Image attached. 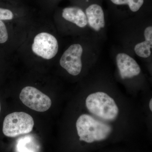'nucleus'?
<instances>
[{"label": "nucleus", "mask_w": 152, "mask_h": 152, "mask_svg": "<svg viewBox=\"0 0 152 152\" xmlns=\"http://www.w3.org/2000/svg\"><path fill=\"white\" fill-rule=\"evenodd\" d=\"M116 62L122 79L131 78L138 75L140 73L141 69L138 64L127 54H118Z\"/></svg>", "instance_id": "nucleus-7"}, {"label": "nucleus", "mask_w": 152, "mask_h": 152, "mask_svg": "<svg viewBox=\"0 0 152 152\" xmlns=\"http://www.w3.org/2000/svg\"><path fill=\"white\" fill-rule=\"evenodd\" d=\"M76 125L80 140L88 143L105 140L112 131L110 126L87 114L80 116Z\"/></svg>", "instance_id": "nucleus-1"}, {"label": "nucleus", "mask_w": 152, "mask_h": 152, "mask_svg": "<svg viewBox=\"0 0 152 152\" xmlns=\"http://www.w3.org/2000/svg\"><path fill=\"white\" fill-rule=\"evenodd\" d=\"M149 107L151 111H152V99H151L149 103Z\"/></svg>", "instance_id": "nucleus-16"}, {"label": "nucleus", "mask_w": 152, "mask_h": 152, "mask_svg": "<svg viewBox=\"0 0 152 152\" xmlns=\"http://www.w3.org/2000/svg\"><path fill=\"white\" fill-rule=\"evenodd\" d=\"M83 53V48L80 45H72L61 57L60 65L72 75H78L82 71Z\"/></svg>", "instance_id": "nucleus-6"}, {"label": "nucleus", "mask_w": 152, "mask_h": 152, "mask_svg": "<svg viewBox=\"0 0 152 152\" xmlns=\"http://www.w3.org/2000/svg\"><path fill=\"white\" fill-rule=\"evenodd\" d=\"M62 17L67 21L73 23L80 28H84L88 24L86 15L81 9L69 7L64 9Z\"/></svg>", "instance_id": "nucleus-9"}, {"label": "nucleus", "mask_w": 152, "mask_h": 152, "mask_svg": "<svg viewBox=\"0 0 152 152\" xmlns=\"http://www.w3.org/2000/svg\"><path fill=\"white\" fill-rule=\"evenodd\" d=\"M14 15L8 9L0 7V20H9L13 18Z\"/></svg>", "instance_id": "nucleus-13"}, {"label": "nucleus", "mask_w": 152, "mask_h": 152, "mask_svg": "<svg viewBox=\"0 0 152 152\" xmlns=\"http://www.w3.org/2000/svg\"><path fill=\"white\" fill-rule=\"evenodd\" d=\"M111 1L116 5L128 4L129 0H111Z\"/></svg>", "instance_id": "nucleus-15"}, {"label": "nucleus", "mask_w": 152, "mask_h": 152, "mask_svg": "<svg viewBox=\"0 0 152 152\" xmlns=\"http://www.w3.org/2000/svg\"><path fill=\"white\" fill-rule=\"evenodd\" d=\"M1 103H0V112H1Z\"/></svg>", "instance_id": "nucleus-17"}, {"label": "nucleus", "mask_w": 152, "mask_h": 152, "mask_svg": "<svg viewBox=\"0 0 152 152\" xmlns=\"http://www.w3.org/2000/svg\"><path fill=\"white\" fill-rule=\"evenodd\" d=\"M32 50L37 56L45 59H51L58 53V44L53 36L48 33H41L35 37Z\"/></svg>", "instance_id": "nucleus-5"}, {"label": "nucleus", "mask_w": 152, "mask_h": 152, "mask_svg": "<svg viewBox=\"0 0 152 152\" xmlns=\"http://www.w3.org/2000/svg\"><path fill=\"white\" fill-rule=\"evenodd\" d=\"M86 105L91 113L104 121H114L118 115L119 109L115 102L105 93L97 92L89 95Z\"/></svg>", "instance_id": "nucleus-2"}, {"label": "nucleus", "mask_w": 152, "mask_h": 152, "mask_svg": "<svg viewBox=\"0 0 152 152\" xmlns=\"http://www.w3.org/2000/svg\"><path fill=\"white\" fill-rule=\"evenodd\" d=\"M20 98L24 104L37 112L46 111L52 105V101L48 96L33 87L23 88Z\"/></svg>", "instance_id": "nucleus-4"}, {"label": "nucleus", "mask_w": 152, "mask_h": 152, "mask_svg": "<svg viewBox=\"0 0 152 152\" xmlns=\"http://www.w3.org/2000/svg\"><path fill=\"white\" fill-rule=\"evenodd\" d=\"M144 2V0H129L128 5L132 12H136L140 9Z\"/></svg>", "instance_id": "nucleus-12"}, {"label": "nucleus", "mask_w": 152, "mask_h": 152, "mask_svg": "<svg viewBox=\"0 0 152 152\" xmlns=\"http://www.w3.org/2000/svg\"><path fill=\"white\" fill-rule=\"evenodd\" d=\"M152 48V42L145 40L137 44L135 46L134 51L138 56L147 58L151 54Z\"/></svg>", "instance_id": "nucleus-10"}, {"label": "nucleus", "mask_w": 152, "mask_h": 152, "mask_svg": "<svg viewBox=\"0 0 152 152\" xmlns=\"http://www.w3.org/2000/svg\"><path fill=\"white\" fill-rule=\"evenodd\" d=\"M34 125V120L29 114L24 112H15L5 118L3 132L7 137H15L31 132Z\"/></svg>", "instance_id": "nucleus-3"}, {"label": "nucleus", "mask_w": 152, "mask_h": 152, "mask_svg": "<svg viewBox=\"0 0 152 152\" xmlns=\"http://www.w3.org/2000/svg\"><path fill=\"white\" fill-rule=\"evenodd\" d=\"M7 29L3 21L0 20V44H5L8 39Z\"/></svg>", "instance_id": "nucleus-11"}, {"label": "nucleus", "mask_w": 152, "mask_h": 152, "mask_svg": "<svg viewBox=\"0 0 152 152\" xmlns=\"http://www.w3.org/2000/svg\"><path fill=\"white\" fill-rule=\"evenodd\" d=\"M144 36L146 41L152 42V27L151 26L146 28L144 31Z\"/></svg>", "instance_id": "nucleus-14"}, {"label": "nucleus", "mask_w": 152, "mask_h": 152, "mask_svg": "<svg viewBox=\"0 0 152 152\" xmlns=\"http://www.w3.org/2000/svg\"><path fill=\"white\" fill-rule=\"evenodd\" d=\"M87 21L90 27L96 31L104 27V15L102 7L96 4L89 6L86 11Z\"/></svg>", "instance_id": "nucleus-8"}]
</instances>
